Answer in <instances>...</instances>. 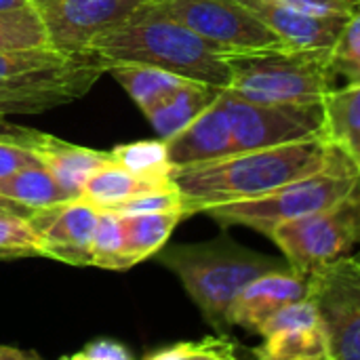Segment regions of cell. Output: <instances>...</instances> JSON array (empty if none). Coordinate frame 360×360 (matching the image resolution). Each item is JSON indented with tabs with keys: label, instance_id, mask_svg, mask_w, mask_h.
<instances>
[{
	"label": "cell",
	"instance_id": "5bb4252c",
	"mask_svg": "<svg viewBox=\"0 0 360 360\" xmlns=\"http://www.w3.org/2000/svg\"><path fill=\"white\" fill-rule=\"evenodd\" d=\"M308 297V274L293 268L268 272L251 281L230 308V327H240L249 333H259L264 323L283 306Z\"/></svg>",
	"mask_w": 360,
	"mask_h": 360
},
{
	"label": "cell",
	"instance_id": "277c9868",
	"mask_svg": "<svg viewBox=\"0 0 360 360\" xmlns=\"http://www.w3.org/2000/svg\"><path fill=\"white\" fill-rule=\"evenodd\" d=\"M228 91L259 103L323 105L335 89L331 49H255L228 55Z\"/></svg>",
	"mask_w": 360,
	"mask_h": 360
},
{
	"label": "cell",
	"instance_id": "d6986e66",
	"mask_svg": "<svg viewBox=\"0 0 360 360\" xmlns=\"http://www.w3.org/2000/svg\"><path fill=\"white\" fill-rule=\"evenodd\" d=\"M173 186H175L173 177L139 175L110 160L108 165H103L89 177L80 198H84L86 202H91L93 207L101 211V209H114L116 205L129 198H135L148 192L167 190Z\"/></svg>",
	"mask_w": 360,
	"mask_h": 360
},
{
	"label": "cell",
	"instance_id": "8992f818",
	"mask_svg": "<svg viewBox=\"0 0 360 360\" xmlns=\"http://www.w3.org/2000/svg\"><path fill=\"white\" fill-rule=\"evenodd\" d=\"M268 238L300 274L350 255L360 245V181L331 207L283 224Z\"/></svg>",
	"mask_w": 360,
	"mask_h": 360
},
{
	"label": "cell",
	"instance_id": "cb8c5ba5",
	"mask_svg": "<svg viewBox=\"0 0 360 360\" xmlns=\"http://www.w3.org/2000/svg\"><path fill=\"white\" fill-rule=\"evenodd\" d=\"M91 253H93V266L103 270H129L135 266L127 251L120 213L110 209L99 211V219L91 243Z\"/></svg>",
	"mask_w": 360,
	"mask_h": 360
},
{
	"label": "cell",
	"instance_id": "52a82bcc",
	"mask_svg": "<svg viewBox=\"0 0 360 360\" xmlns=\"http://www.w3.org/2000/svg\"><path fill=\"white\" fill-rule=\"evenodd\" d=\"M308 300L327 333L331 360H360V255H346L308 274Z\"/></svg>",
	"mask_w": 360,
	"mask_h": 360
},
{
	"label": "cell",
	"instance_id": "9c48e42d",
	"mask_svg": "<svg viewBox=\"0 0 360 360\" xmlns=\"http://www.w3.org/2000/svg\"><path fill=\"white\" fill-rule=\"evenodd\" d=\"M143 6L175 19L226 51L283 46L240 0H146Z\"/></svg>",
	"mask_w": 360,
	"mask_h": 360
},
{
	"label": "cell",
	"instance_id": "f1b7e54d",
	"mask_svg": "<svg viewBox=\"0 0 360 360\" xmlns=\"http://www.w3.org/2000/svg\"><path fill=\"white\" fill-rule=\"evenodd\" d=\"M44 257L40 238L32 230L27 217L0 215V259Z\"/></svg>",
	"mask_w": 360,
	"mask_h": 360
},
{
	"label": "cell",
	"instance_id": "44dd1931",
	"mask_svg": "<svg viewBox=\"0 0 360 360\" xmlns=\"http://www.w3.org/2000/svg\"><path fill=\"white\" fill-rule=\"evenodd\" d=\"M251 354L259 360H331V348L323 325L316 323L266 335Z\"/></svg>",
	"mask_w": 360,
	"mask_h": 360
},
{
	"label": "cell",
	"instance_id": "83f0119b",
	"mask_svg": "<svg viewBox=\"0 0 360 360\" xmlns=\"http://www.w3.org/2000/svg\"><path fill=\"white\" fill-rule=\"evenodd\" d=\"M78 55L59 53L53 46L6 49V51H0V78H19V76H30V74L53 72V70L65 68Z\"/></svg>",
	"mask_w": 360,
	"mask_h": 360
},
{
	"label": "cell",
	"instance_id": "d590c367",
	"mask_svg": "<svg viewBox=\"0 0 360 360\" xmlns=\"http://www.w3.org/2000/svg\"><path fill=\"white\" fill-rule=\"evenodd\" d=\"M36 359H40L36 352L21 350V348H13V346H2V344H0V360H36Z\"/></svg>",
	"mask_w": 360,
	"mask_h": 360
},
{
	"label": "cell",
	"instance_id": "30bf717a",
	"mask_svg": "<svg viewBox=\"0 0 360 360\" xmlns=\"http://www.w3.org/2000/svg\"><path fill=\"white\" fill-rule=\"evenodd\" d=\"M103 72H108L105 59L95 53H82L65 68L53 72L0 78V120L13 114H40L65 105L86 95Z\"/></svg>",
	"mask_w": 360,
	"mask_h": 360
},
{
	"label": "cell",
	"instance_id": "7c38bea8",
	"mask_svg": "<svg viewBox=\"0 0 360 360\" xmlns=\"http://www.w3.org/2000/svg\"><path fill=\"white\" fill-rule=\"evenodd\" d=\"M99 209L84 198L36 209L27 221L40 238L42 255L70 266H93L91 243Z\"/></svg>",
	"mask_w": 360,
	"mask_h": 360
},
{
	"label": "cell",
	"instance_id": "2e32d148",
	"mask_svg": "<svg viewBox=\"0 0 360 360\" xmlns=\"http://www.w3.org/2000/svg\"><path fill=\"white\" fill-rule=\"evenodd\" d=\"M165 141H167L169 158L175 167L207 162L236 152L232 127L219 101V95L184 131H179L177 135Z\"/></svg>",
	"mask_w": 360,
	"mask_h": 360
},
{
	"label": "cell",
	"instance_id": "9a60e30c",
	"mask_svg": "<svg viewBox=\"0 0 360 360\" xmlns=\"http://www.w3.org/2000/svg\"><path fill=\"white\" fill-rule=\"evenodd\" d=\"M289 49H331L346 23L338 17H316L276 0H240Z\"/></svg>",
	"mask_w": 360,
	"mask_h": 360
},
{
	"label": "cell",
	"instance_id": "1f68e13d",
	"mask_svg": "<svg viewBox=\"0 0 360 360\" xmlns=\"http://www.w3.org/2000/svg\"><path fill=\"white\" fill-rule=\"evenodd\" d=\"M321 323L319 319V312L314 308V304L304 297V300H297V302H291L287 306H283L274 316H270L264 327L259 329L257 335L266 338V335H272L276 331H283V329H293V327H304V325H316Z\"/></svg>",
	"mask_w": 360,
	"mask_h": 360
},
{
	"label": "cell",
	"instance_id": "d4e9b609",
	"mask_svg": "<svg viewBox=\"0 0 360 360\" xmlns=\"http://www.w3.org/2000/svg\"><path fill=\"white\" fill-rule=\"evenodd\" d=\"M112 160L133 173L150 177H171L175 165L169 158L165 139H141L131 143H120L110 150Z\"/></svg>",
	"mask_w": 360,
	"mask_h": 360
},
{
	"label": "cell",
	"instance_id": "4dcf8cb0",
	"mask_svg": "<svg viewBox=\"0 0 360 360\" xmlns=\"http://www.w3.org/2000/svg\"><path fill=\"white\" fill-rule=\"evenodd\" d=\"M120 215H131V213H162V211H177L188 215V205H186V196L181 194V190L177 186L167 188V190H158V192H148L135 198H129L120 205H116L114 209Z\"/></svg>",
	"mask_w": 360,
	"mask_h": 360
},
{
	"label": "cell",
	"instance_id": "ba28073f",
	"mask_svg": "<svg viewBox=\"0 0 360 360\" xmlns=\"http://www.w3.org/2000/svg\"><path fill=\"white\" fill-rule=\"evenodd\" d=\"M236 152L274 148L323 135V105L259 103L221 89Z\"/></svg>",
	"mask_w": 360,
	"mask_h": 360
},
{
	"label": "cell",
	"instance_id": "4316f807",
	"mask_svg": "<svg viewBox=\"0 0 360 360\" xmlns=\"http://www.w3.org/2000/svg\"><path fill=\"white\" fill-rule=\"evenodd\" d=\"M238 356V342L228 333L209 335L194 342H173L148 350L146 360H234Z\"/></svg>",
	"mask_w": 360,
	"mask_h": 360
},
{
	"label": "cell",
	"instance_id": "e0dca14e",
	"mask_svg": "<svg viewBox=\"0 0 360 360\" xmlns=\"http://www.w3.org/2000/svg\"><path fill=\"white\" fill-rule=\"evenodd\" d=\"M323 137L360 173V82L333 89L323 101Z\"/></svg>",
	"mask_w": 360,
	"mask_h": 360
},
{
	"label": "cell",
	"instance_id": "836d02e7",
	"mask_svg": "<svg viewBox=\"0 0 360 360\" xmlns=\"http://www.w3.org/2000/svg\"><path fill=\"white\" fill-rule=\"evenodd\" d=\"M30 165H40V160L34 156V152L30 148H25L23 143L0 135V179L23 169Z\"/></svg>",
	"mask_w": 360,
	"mask_h": 360
},
{
	"label": "cell",
	"instance_id": "ffe728a7",
	"mask_svg": "<svg viewBox=\"0 0 360 360\" xmlns=\"http://www.w3.org/2000/svg\"><path fill=\"white\" fill-rule=\"evenodd\" d=\"M108 74L127 91V95L137 103L141 112H148L154 103H158L188 80L173 72L133 61H110Z\"/></svg>",
	"mask_w": 360,
	"mask_h": 360
},
{
	"label": "cell",
	"instance_id": "74e56055",
	"mask_svg": "<svg viewBox=\"0 0 360 360\" xmlns=\"http://www.w3.org/2000/svg\"><path fill=\"white\" fill-rule=\"evenodd\" d=\"M32 4L30 0H0V11H13V8H21Z\"/></svg>",
	"mask_w": 360,
	"mask_h": 360
},
{
	"label": "cell",
	"instance_id": "f35d334b",
	"mask_svg": "<svg viewBox=\"0 0 360 360\" xmlns=\"http://www.w3.org/2000/svg\"><path fill=\"white\" fill-rule=\"evenodd\" d=\"M32 4H42V2H46V0H30Z\"/></svg>",
	"mask_w": 360,
	"mask_h": 360
},
{
	"label": "cell",
	"instance_id": "f546056e",
	"mask_svg": "<svg viewBox=\"0 0 360 360\" xmlns=\"http://www.w3.org/2000/svg\"><path fill=\"white\" fill-rule=\"evenodd\" d=\"M331 65L348 82H360V4L346 19L335 44L331 46Z\"/></svg>",
	"mask_w": 360,
	"mask_h": 360
},
{
	"label": "cell",
	"instance_id": "7402d4cb",
	"mask_svg": "<svg viewBox=\"0 0 360 360\" xmlns=\"http://www.w3.org/2000/svg\"><path fill=\"white\" fill-rule=\"evenodd\" d=\"M181 219H186V215L177 211L122 215L124 243L133 264L137 266L158 255V251L169 243L173 230L179 226Z\"/></svg>",
	"mask_w": 360,
	"mask_h": 360
},
{
	"label": "cell",
	"instance_id": "4fadbf2b",
	"mask_svg": "<svg viewBox=\"0 0 360 360\" xmlns=\"http://www.w3.org/2000/svg\"><path fill=\"white\" fill-rule=\"evenodd\" d=\"M6 137L30 148L34 156L40 160V165L46 167L49 173L57 179V184L61 186V190L65 192L70 200L80 198L89 177L112 160L110 152H99V150H91L84 146H76L55 135L32 131V129L8 127Z\"/></svg>",
	"mask_w": 360,
	"mask_h": 360
},
{
	"label": "cell",
	"instance_id": "7a4b0ae2",
	"mask_svg": "<svg viewBox=\"0 0 360 360\" xmlns=\"http://www.w3.org/2000/svg\"><path fill=\"white\" fill-rule=\"evenodd\" d=\"M89 53L99 55L108 63H148L188 80L228 89V55L234 51L215 46L175 19L141 4L127 23L97 36L89 46Z\"/></svg>",
	"mask_w": 360,
	"mask_h": 360
},
{
	"label": "cell",
	"instance_id": "6da1fadb",
	"mask_svg": "<svg viewBox=\"0 0 360 360\" xmlns=\"http://www.w3.org/2000/svg\"><path fill=\"white\" fill-rule=\"evenodd\" d=\"M348 162L323 135L274 148L234 152L224 158L175 167L173 181L186 196L188 215L264 196L289 181Z\"/></svg>",
	"mask_w": 360,
	"mask_h": 360
},
{
	"label": "cell",
	"instance_id": "3957f363",
	"mask_svg": "<svg viewBox=\"0 0 360 360\" xmlns=\"http://www.w3.org/2000/svg\"><path fill=\"white\" fill-rule=\"evenodd\" d=\"M158 262L179 278L190 300L217 333L232 329L228 321L230 308L251 281L291 268L287 259L247 249L230 236L192 245H165L158 251Z\"/></svg>",
	"mask_w": 360,
	"mask_h": 360
},
{
	"label": "cell",
	"instance_id": "603a6c76",
	"mask_svg": "<svg viewBox=\"0 0 360 360\" xmlns=\"http://www.w3.org/2000/svg\"><path fill=\"white\" fill-rule=\"evenodd\" d=\"M0 196L21 205L30 213L42 207H51L70 200L57 179L42 165L23 167L0 179Z\"/></svg>",
	"mask_w": 360,
	"mask_h": 360
},
{
	"label": "cell",
	"instance_id": "ac0fdd59",
	"mask_svg": "<svg viewBox=\"0 0 360 360\" xmlns=\"http://www.w3.org/2000/svg\"><path fill=\"white\" fill-rule=\"evenodd\" d=\"M221 93V89L186 80L181 86L171 91L167 97H162L158 103H154L143 116L150 120L152 129L160 139H171L179 131H184L194 118H198Z\"/></svg>",
	"mask_w": 360,
	"mask_h": 360
},
{
	"label": "cell",
	"instance_id": "d6a6232c",
	"mask_svg": "<svg viewBox=\"0 0 360 360\" xmlns=\"http://www.w3.org/2000/svg\"><path fill=\"white\" fill-rule=\"evenodd\" d=\"M276 2H283L308 15L338 17V19H348L352 11L360 4V0H276Z\"/></svg>",
	"mask_w": 360,
	"mask_h": 360
},
{
	"label": "cell",
	"instance_id": "5b68a950",
	"mask_svg": "<svg viewBox=\"0 0 360 360\" xmlns=\"http://www.w3.org/2000/svg\"><path fill=\"white\" fill-rule=\"evenodd\" d=\"M359 181V171L350 162H344L340 167L289 181L264 196L217 205L205 213L224 228L243 226L270 236V232L283 224L331 207L344 198Z\"/></svg>",
	"mask_w": 360,
	"mask_h": 360
},
{
	"label": "cell",
	"instance_id": "484cf974",
	"mask_svg": "<svg viewBox=\"0 0 360 360\" xmlns=\"http://www.w3.org/2000/svg\"><path fill=\"white\" fill-rule=\"evenodd\" d=\"M51 46L36 4L0 11V51Z\"/></svg>",
	"mask_w": 360,
	"mask_h": 360
},
{
	"label": "cell",
	"instance_id": "8fae6325",
	"mask_svg": "<svg viewBox=\"0 0 360 360\" xmlns=\"http://www.w3.org/2000/svg\"><path fill=\"white\" fill-rule=\"evenodd\" d=\"M146 0H46L36 4L49 44L65 55L89 53L93 40L127 23Z\"/></svg>",
	"mask_w": 360,
	"mask_h": 360
},
{
	"label": "cell",
	"instance_id": "8d00e7d4",
	"mask_svg": "<svg viewBox=\"0 0 360 360\" xmlns=\"http://www.w3.org/2000/svg\"><path fill=\"white\" fill-rule=\"evenodd\" d=\"M0 215H21V217H27V215H30V211H27V209H23L21 205H17V202L8 200V198L0 196Z\"/></svg>",
	"mask_w": 360,
	"mask_h": 360
},
{
	"label": "cell",
	"instance_id": "e575fe53",
	"mask_svg": "<svg viewBox=\"0 0 360 360\" xmlns=\"http://www.w3.org/2000/svg\"><path fill=\"white\" fill-rule=\"evenodd\" d=\"M63 359L70 360H133L131 350L116 342V340H108V338H101V340H93L89 342L82 350L70 354V356H63Z\"/></svg>",
	"mask_w": 360,
	"mask_h": 360
}]
</instances>
